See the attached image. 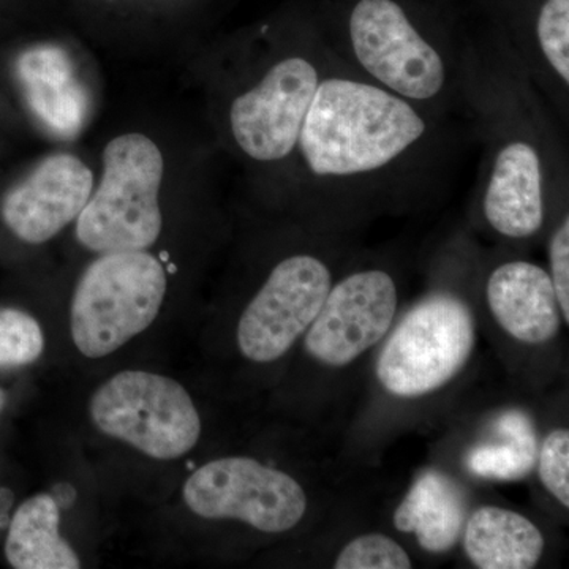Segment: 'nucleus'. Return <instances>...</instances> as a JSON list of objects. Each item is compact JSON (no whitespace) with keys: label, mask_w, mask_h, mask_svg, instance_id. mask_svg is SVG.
Masks as SVG:
<instances>
[{"label":"nucleus","mask_w":569,"mask_h":569,"mask_svg":"<svg viewBox=\"0 0 569 569\" xmlns=\"http://www.w3.org/2000/svg\"><path fill=\"white\" fill-rule=\"evenodd\" d=\"M93 426L157 460L189 455L201 437V418L187 389L173 378L123 370L89 400Z\"/></svg>","instance_id":"nucleus-4"},{"label":"nucleus","mask_w":569,"mask_h":569,"mask_svg":"<svg viewBox=\"0 0 569 569\" xmlns=\"http://www.w3.org/2000/svg\"><path fill=\"white\" fill-rule=\"evenodd\" d=\"M539 478L557 500L569 507V432L557 429L539 451Z\"/></svg>","instance_id":"nucleus-22"},{"label":"nucleus","mask_w":569,"mask_h":569,"mask_svg":"<svg viewBox=\"0 0 569 569\" xmlns=\"http://www.w3.org/2000/svg\"><path fill=\"white\" fill-rule=\"evenodd\" d=\"M167 287L162 263L146 250L102 253L71 299L74 347L89 359L114 353L156 321Z\"/></svg>","instance_id":"nucleus-2"},{"label":"nucleus","mask_w":569,"mask_h":569,"mask_svg":"<svg viewBox=\"0 0 569 569\" xmlns=\"http://www.w3.org/2000/svg\"><path fill=\"white\" fill-rule=\"evenodd\" d=\"M350 37L361 66L399 96L427 100L443 88L447 70L440 54L395 0H359Z\"/></svg>","instance_id":"nucleus-8"},{"label":"nucleus","mask_w":569,"mask_h":569,"mask_svg":"<svg viewBox=\"0 0 569 569\" xmlns=\"http://www.w3.org/2000/svg\"><path fill=\"white\" fill-rule=\"evenodd\" d=\"M425 132V121L406 100L336 78L318 84L299 144L313 173L351 176L392 162Z\"/></svg>","instance_id":"nucleus-1"},{"label":"nucleus","mask_w":569,"mask_h":569,"mask_svg":"<svg viewBox=\"0 0 569 569\" xmlns=\"http://www.w3.org/2000/svg\"><path fill=\"white\" fill-rule=\"evenodd\" d=\"M318 84L316 67L306 59L276 63L257 88L231 104V130L239 148L260 162L287 157L299 141Z\"/></svg>","instance_id":"nucleus-9"},{"label":"nucleus","mask_w":569,"mask_h":569,"mask_svg":"<svg viewBox=\"0 0 569 569\" xmlns=\"http://www.w3.org/2000/svg\"><path fill=\"white\" fill-rule=\"evenodd\" d=\"M475 320L458 298L432 296L397 326L381 351L377 376L399 397H419L449 383L475 348Z\"/></svg>","instance_id":"nucleus-5"},{"label":"nucleus","mask_w":569,"mask_h":569,"mask_svg":"<svg viewBox=\"0 0 569 569\" xmlns=\"http://www.w3.org/2000/svg\"><path fill=\"white\" fill-rule=\"evenodd\" d=\"M337 569H408L411 560L402 546L385 535H365L348 542L337 557Z\"/></svg>","instance_id":"nucleus-20"},{"label":"nucleus","mask_w":569,"mask_h":569,"mask_svg":"<svg viewBox=\"0 0 569 569\" xmlns=\"http://www.w3.org/2000/svg\"><path fill=\"white\" fill-rule=\"evenodd\" d=\"M198 518L236 519L263 531L295 529L307 511V496L296 479L250 458H223L198 468L182 489Z\"/></svg>","instance_id":"nucleus-6"},{"label":"nucleus","mask_w":569,"mask_h":569,"mask_svg":"<svg viewBox=\"0 0 569 569\" xmlns=\"http://www.w3.org/2000/svg\"><path fill=\"white\" fill-rule=\"evenodd\" d=\"M17 73L29 107L52 132L70 137L80 130L88 102L66 52L32 48L18 59Z\"/></svg>","instance_id":"nucleus-14"},{"label":"nucleus","mask_w":569,"mask_h":569,"mask_svg":"<svg viewBox=\"0 0 569 569\" xmlns=\"http://www.w3.org/2000/svg\"><path fill=\"white\" fill-rule=\"evenodd\" d=\"M6 557L14 569H78L81 560L61 535V509L50 493L22 501L11 518Z\"/></svg>","instance_id":"nucleus-17"},{"label":"nucleus","mask_w":569,"mask_h":569,"mask_svg":"<svg viewBox=\"0 0 569 569\" xmlns=\"http://www.w3.org/2000/svg\"><path fill=\"white\" fill-rule=\"evenodd\" d=\"M485 213L493 230L508 238H529L541 228V163L527 142H511L498 152Z\"/></svg>","instance_id":"nucleus-13"},{"label":"nucleus","mask_w":569,"mask_h":569,"mask_svg":"<svg viewBox=\"0 0 569 569\" xmlns=\"http://www.w3.org/2000/svg\"><path fill=\"white\" fill-rule=\"evenodd\" d=\"M331 283L329 269L310 254L277 264L239 320L241 353L261 365L282 358L316 321Z\"/></svg>","instance_id":"nucleus-7"},{"label":"nucleus","mask_w":569,"mask_h":569,"mask_svg":"<svg viewBox=\"0 0 569 569\" xmlns=\"http://www.w3.org/2000/svg\"><path fill=\"white\" fill-rule=\"evenodd\" d=\"M163 156L140 133L122 134L107 146L103 178L77 219V238L97 253L146 250L162 233L159 192Z\"/></svg>","instance_id":"nucleus-3"},{"label":"nucleus","mask_w":569,"mask_h":569,"mask_svg":"<svg viewBox=\"0 0 569 569\" xmlns=\"http://www.w3.org/2000/svg\"><path fill=\"white\" fill-rule=\"evenodd\" d=\"M7 396L6 392L0 389V411H2L3 406H6Z\"/></svg>","instance_id":"nucleus-24"},{"label":"nucleus","mask_w":569,"mask_h":569,"mask_svg":"<svg viewBox=\"0 0 569 569\" xmlns=\"http://www.w3.org/2000/svg\"><path fill=\"white\" fill-rule=\"evenodd\" d=\"M468 559L481 569H530L541 560L545 538L529 519L509 509L485 507L463 533Z\"/></svg>","instance_id":"nucleus-15"},{"label":"nucleus","mask_w":569,"mask_h":569,"mask_svg":"<svg viewBox=\"0 0 569 569\" xmlns=\"http://www.w3.org/2000/svg\"><path fill=\"white\" fill-rule=\"evenodd\" d=\"M550 269L553 290L559 301L565 323H569V220L560 224L550 244Z\"/></svg>","instance_id":"nucleus-23"},{"label":"nucleus","mask_w":569,"mask_h":569,"mask_svg":"<svg viewBox=\"0 0 569 569\" xmlns=\"http://www.w3.org/2000/svg\"><path fill=\"white\" fill-rule=\"evenodd\" d=\"M92 187L91 170L78 157L56 153L11 187L0 204V216L22 242L43 244L78 219Z\"/></svg>","instance_id":"nucleus-11"},{"label":"nucleus","mask_w":569,"mask_h":569,"mask_svg":"<svg viewBox=\"0 0 569 569\" xmlns=\"http://www.w3.org/2000/svg\"><path fill=\"white\" fill-rule=\"evenodd\" d=\"M397 288L385 271L356 272L331 288L307 329L306 350L318 362L342 367L387 336L395 321Z\"/></svg>","instance_id":"nucleus-10"},{"label":"nucleus","mask_w":569,"mask_h":569,"mask_svg":"<svg viewBox=\"0 0 569 569\" xmlns=\"http://www.w3.org/2000/svg\"><path fill=\"white\" fill-rule=\"evenodd\" d=\"M488 302L509 336L539 346L557 336L561 323L559 301L545 269L527 261L501 264L489 277Z\"/></svg>","instance_id":"nucleus-12"},{"label":"nucleus","mask_w":569,"mask_h":569,"mask_svg":"<svg viewBox=\"0 0 569 569\" xmlns=\"http://www.w3.org/2000/svg\"><path fill=\"white\" fill-rule=\"evenodd\" d=\"M538 39L553 70L569 82V0H546L538 18Z\"/></svg>","instance_id":"nucleus-21"},{"label":"nucleus","mask_w":569,"mask_h":569,"mask_svg":"<svg viewBox=\"0 0 569 569\" xmlns=\"http://www.w3.org/2000/svg\"><path fill=\"white\" fill-rule=\"evenodd\" d=\"M466 520V503L458 486L437 471L415 482L395 515V526L417 535L427 552H447L458 542Z\"/></svg>","instance_id":"nucleus-16"},{"label":"nucleus","mask_w":569,"mask_h":569,"mask_svg":"<svg viewBox=\"0 0 569 569\" xmlns=\"http://www.w3.org/2000/svg\"><path fill=\"white\" fill-rule=\"evenodd\" d=\"M503 443L475 448L468 456L471 473L481 478L518 479L526 477L538 459L537 436L527 415L508 411L497 422Z\"/></svg>","instance_id":"nucleus-18"},{"label":"nucleus","mask_w":569,"mask_h":569,"mask_svg":"<svg viewBox=\"0 0 569 569\" xmlns=\"http://www.w3.org/2000/svg\"><path fill=\"white\" fill-rule=\"evenodd\" d=\"M39 321L20 309H0V369L32 365L43 355Z\"/></svg>","instance_id":"nucleus-19"}]
</instances>
